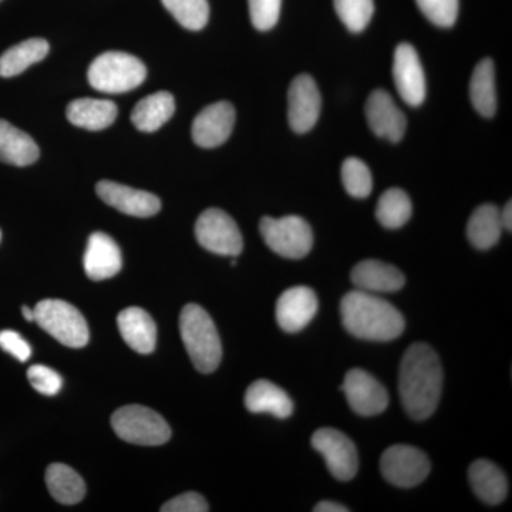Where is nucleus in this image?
I'll return each mask as SVG.
<instances>
[{"instance_id":"3","label":"nucleus","mask_w":512,"mask_h":512,"mask_svg":"<svg viewBox=\"0 0 512 512\" xmlns=\"http://www.w3.org/2000/svg\"><path fill=\"white\" fill-rule=\"evenodd\" d=\"M180 332L192 365L201 373H212L220 366L222 345L214 320L195 303L184 306L180 316Z\"/></svg>"},{"instance_id":"40","label":"nucleus","mask_w":512,"mask_h":512,"mask_svg":"<svg viewBox=\"0 0 512 512\" xmlns=\"http://www.w3.org/2000/svg\"><path fill=\"white\" fill-rule=\"evenodd\" d=\"M511 214L512 204L511 201H508L507 205L504 207V210L500 211L501 224H503V228L507 229V231H511L512 229Z\"/></svg>"},{"instance_id":"35","label":"nucleus","mask_w":512,"mask_h":512,"mask_svg":"<svg viewBox=\"0 0 512 512\" xmlns=\"http://www.w3.org/2000/svg\"><path fill=\"white\" fill-rule=\"evenodd\" d=\"M249 15L255 29L266 32L274 28L281 15L282 0H248Z\"/></svg>"},{"instance_id":"39","label":"nucleus","mask_w":512,"mask_h":512,"mask_svg":"<svg viewBox=\"0 0 512 512\" xmlns=\"http://www.w3.org/2000/svg\"><path fill=\"white\" fill-rule=\"evenodd\" d=\"M315 512H349V508L345 505L333 503V501H322L313 508Z\"/></svg>"},{"instance_id":"21","label":"nucleus","mask_w":512,"mask_h":512,"mask_svg":"<svg viewBox=\"0 0 512 512\" xmlns=\"http://www.w3.org/2000/svg\"><path fill=\"white\" fill-rule=\"evenodd\" d=\"M248 412L268 413L278 419H288L293 413V402L288 393L269 380H256L245 393Z\"/></svg>"},{"instance_id":"20","label":"nucleus","mask_w":512,"mask_h":512,"mask_svg":"<svg viewBox=\"0 0 512 512\" xmlns=\"http://www.w3.org/2000/svg\"><path fill=\"white\" fill-rule=\"evenodd\" d=\"M117 326L124 342L141 355H148L156 349V322L144 309L137 306L124 309L117 318Z\"/></svg>"},{"instance_id":"19","label":"nucleus","mask_w":512,"mask_h":512,"mask_svg":"<svg viewBox=\"0 0 512 512\" xmlns=\"http://www.w3.org/2000/svg\"><path fill=\"white\" fill-rule=\"evenodd\" d=\"M350 278L356 289L370 293L397 292L406 285V276L400 269L376 259L359 262Z\"/></svg>"},{"instance_id":"41","label":"nucleus","mask_w":512,"mask_h":512,"mask_svg":"<svg viewBox=\"0 0 512 512\" xmlns=\"http://www.w3.org/2000/svg\"><path fill=\"white\" fill-rule=\"evenodd\" d=\"M23 318L29 320V322H35V312L32 309L28 308V306H23L22 308Z\"/></svg>"},{"instance_id":"24","label":"nucleus","mask_w":512,"mask_h":512,"mask_svg":"<svg viewBox=\"0 0 512 512\" xmlns=\"http://www.w3.org/2000/svg\"><path fill=\"white\" fill-rule=\"evenodd\" d=\"M119 109L110 100L79 99L67 106V119L74 126L90 131L110 127L117 119Z\"/></svg>"},{"instance_id":"2","label":"nucleus","mask_w":512,"mask_h":512,"mask_svg":"<svg viewBox=\"0 0 512 512\" xmlns=\"http://www.w3.org/2000/svg\"><path fill=\"white\" fill-rule=\"evenodd\" d=\"M340 315L350 335L372 342H390L406 328L402 313L392 303L360 289L343 296Z\"/></svg>"},{"instance_id":"29","label":"nucleus","mask_w":512,"mask_h":512,"mask_svg":"<svg viewBox=\"0 0 512 512\" xmlns=\"http://www.w3.org/2000/svg\"><path fill=\"white\" fill-rule=\"evenodd\" d=\"M470 99L474 109L483 117H493L497 111L495 67L493 60L483 59L471 76Z\"/></svg>"},{"instance_id":"28","label":"nucleus","mask_w":512,"mask_h":512,"mask_svg":"<svg viewBox=\"0 0 512 512\" xmlns=\"http://www.w3.org/2000/svg\"><path fill=\"white\" fill-rule=\"evenodd\" d=\"M49 53V43L40 37L25 40L12 46L0 56V77H15L25 72L32 64L39 63Z\"/></svg>"},{"instance_id":"1","label":"nucleus","mask_w":512,"mask_h":512,"mask_svg":"<svg viewBox=\"0 0 512 512\" xmlns=\"http://www.w3.org/2000/svg\"><path fill=\"white\" fill-rule=\"evenodd\" d=\"M440 357L426 343H414L404 353L399 372V393L404 410L414 420H426L436 412L443 390Z\"/></svg>"},{"instance_id":"32","label":"nucleus","mask_w":512,"mask_h":512,"mask_svg":"<svg viewBox=\"0 0 512 512\" xmlns=\"http://www.w3.org/2000/svg\"><path fill=\"white\" fill-rule=\"evenodd\" d=\"M343 187L353 198L369 197L373 190V178L369 167L356 157L346 158L342 165Z\"/></svg>"},{"instance_id":"23","label":"nucleus","mask_w":512,"mask_h":512,"mask_svg":"<svg viewBox=\"0 0 512 512\" xmlns=\"http://www.w3.org/2000/svg\"><path fill=\"white\" fill-rule=\"evenodd\" d=\"M40 156L39 147L29 134L0 119V161L26 167L35 163Z\"/></svg>"},{"instance_id":"33","label":"nucleus","mask_w":512,"mask_h":512,"mask_svg":"<svg viewBox=\"0 0 512 512\" xmlns=\"http://www.w3.org/2000/svg\"><path fill=\"white\" fill-rule=\"evenodd\" d=\"M335 9L343 25L353 33L362 32L375 12L373 0H335Z\"/></svg>"},{"instance_id":"30","label":"nucleus","mask_w":512,"mask_h":512,"mask_svg":"<svg viewBox=\"0 0 512 512\" xmlns=\"http://www.w3.org/2000/svg\"><path fill=\"white\" fill-rule=\"evenodd\" d=\"M413 205L409 195L400 188L383 192L376 207V218L387 229L402 228L412 217Z\"/></svg>"},{"instance_id":"7","label":"nucleus","mask_w":512,"mask_h":512,"mask_svg":"<svg viewBox=\"0 0 512 512\" xmlns=\"http://www.w3.org/2000/svg\"><path fill=\"white\" fill-rule=\"evenodd\" d=\"M262 238L275 254L288 259H301L311 252L313 232L311 225L296 215L264 217L259 224Z\"/></svg>"},{"instance_id":"12","label":"nucleus","mask_w":512,"mask_h":512,"mask_svg":"<svg viewBox=\"0 0 512 512\" xmlns=\"http://www.w3.org/2000/svg\"><path fill=\"white\" fill-rule=\"evenodd\" d=\"M320 109L322 99L315 80L309 74H299L288 92L289 126L295 133H308L318 123Z\"/></svg>"},{"instance_id":"38","label":"nucleus","mask_w":512,"mask_h":512,"mask_svg":"<svg viewBox=\"0 0 512 512\" xmlns=\"http://www.w3.org/2000/svg\"><path fill=\"white\" fill-rule=\"evenodd\" d=\"M0 348L16 357L19 362H26L32 356V348L15 330H2L0 332Z\"/></svg>"},{"instance_id":"17","label":"nucleus","mask_w":512,"mask_h":512,"mask_svg":"<svg viewBox=\"0 0 512 512\" xmlns=\"http://www.w3.org/2000/svg\"><path fill=\"white\" fill-rule=\"evenodd\" d=\"M366 119L377 137L399 143L406 133V116L386 90H375L366 101Z\"/></svg>"},{"instance_id":"14","label":"nucleus","mask_w":512,"mask_h":512,"mask_svg":"<svg viewBox=\"0 0 512 512\" xmlns=\"http://www.w3.org/2000/svg\"><path fill=\"white\" fill-rule=\"evenodd\" d=\"M235 126V109L228 101L210 104L192 123L194 143L202 148H215L224 144Z\"/></svg>"},{"instance_id":"6","label":"nucleus","mask_w":512,"mask_h":512,"mask_svg":"<svg viewBox=\"0 0 512 512\" xmlns=\"http://www.w3.org/2000/svg\"><path fill=\"white\" fill-rule=\"evenodd\" d=\"M111 426L121 440L137 446H163L171 439V429L164 417L140 404L116 410Z\"/></svg>"},{"instance_id":"16","label":"nucleus","mask_w":512,"mask_h":512,"mask_svg":"<svg viewBox=\"0 0 512 512\" xmlns=\"http://www.w3.org/2000/svg\"><path fill=\"white\" fill-rule=\"evenodd\" d=\"M97 195L110 207L131 217L148 218L161 210V201L151 192L134 190L114 181H100L96 185Z\"/></svg>"},{"instance_id":"4","label":"nucleus","mask_w":512,"mask_h":512,"mask_svg":"<svg viewBox=\"0 0 512 512\" xmlns=\"http://www.w3.org/2000/svg\"><path fill=\"white\" fill-rule=\"evenodd\" d=\"M89 83L93 89L121 94L137 89L146 80L147 69L136 56L123 52H107L90 64Z\"/></svg>"},{"instance_id":"9","label":"nucleus","mask_w":512,"mask_h":512,"mask_svg":"<svg viewBox=\"0 0 512 512\" xmlns=\"http://www.w3.org/2000/svg\"><path fill=\"white\" fill-rule=\"evenodd\" d=\"M430 470L429 457L419 448L404 444L387 448L380 458L384 480L400 488H412L423 483Z\"/></svg>"},{"instance_id":"31","label":"nucleus","mask_w":512,"mask_h":512,"mask_svg":"<svg viewBox=\"0 0 512 512\" xmlns=\"http://www.w3.org/2000/svg\"><path fill=\"white\" fill-rule=\"evenodd\" d=\"M161 2L185 29H204L210 19L208 0H161Z\"/></svg>"},{"instance_id":"22","label":"nucleus","mask_w":512,"mask_h":512,"mask_svg":"<svg viewBox=\"0 0 512 512\" xmlns=\"http://www.w3.org/2000/svg\"><path fill=\"white\" fill-rule=\"evenodd\" d=\"M471 488L485 504L503 503L508 494L504 471L490 460H477L468 468Z\"/></svg>"},{"instance_id":"27","label":"nucleus","mask_w":512,"mask_h":512,"mask_svg":"<svg viewBox=\"0 0 512 512\" xmlns=\"http://www.w3.org/2000/svg\"><path fill=\"white\" fill-rule=\"evenodd\" d=\"M500 210L493 204H484L478 207L470 217L467 225V237L473 247L477 249L493 248L500 241L501 232Z\"/></svg>"},{"instance_id":"42","label":"nucleus","mask_w":512,"mask_h":512,"mask_svg":"<svg viewBox=\"0 0 512 512\" xmlns=\"http://www.w3.org/2000/svg\"><path fill=\"white\" fill-rule=\"evenodd\" d=\"M0 239H2V232H0Z\"/></svg>"},{"instance_id":"13","label":"nucleus","mask_w":512,"mask_h":512,"mask_svg":"<svg viewBox=\"0 0 512 512\" xmlns=\"http://www.w3.org/2000/svg\"><path fill=\"white\" fill-rule=\"evenodd\" d=\"M393 77L404 103L420 106L426 99V77L416 49L409 43L397 46L394 52Z\"/></svg>"},{"instance_id":"25","label":"nucleus","mask_w":512,"mask_h":512,"mask_svg":"<svg viewBox=\"0 0 512 512\" xmlns=\"http://www.w3.org/2000/svg\"><path fill=\"white\" fill-rule=\"evenodd\" d=\"M175 100L173 94L158 92L138 101L131 113V121L137 130L153 133L173 117Z\"/></svg>"},{"instance_id":"18","label":"nucleus","mask_w":512,"mask_h":512,"mask_svg":"<svg viewBox=\"0 0 512 512\" xmlns=\"http://www.w3.org/2000/svg\"><path fill=\"white\" fill-rule=\"evenodd\" d=\"M84 271L93 281H104L119 274L123 259L119 245L104 232H94L87 241Z\"/></svg>"},{"instance_id":"37","label":"nucleus","mask_w":512,"mask_h":512,"mask_svg":"<svg viewBox=\"0 0 512 512\" xmlns=\"http://www.w3.org/2000/svg\"><path fill=\"white\" fill-rule=\"evenodd\" d=\"M160 510L163 512H207L210 511V507L201 494L185 493L167 501Z\"/></svg>"},{"instance_id":"5","label":"nucleus","mask_w":512,"mask_h":512,"mask_svg":"<svg viewBox=\"0 0 512 512\" xmlns=\"http://www.w3.org/2000/svg\"><path fill=\"white\" fill-rule=\"evenodd\" d=\"M33 312L37 325L67 348H84L89 343L90 332L86 319L69 302L43 299L37 303Z\"/></svg>"},{"instance_id":"8","label":"nucleus","mask_w":512,"mask_h":512,"mask_svg":"<svg viewBox=\"0 0 512 512\" xmlns=\"http://www.w3.org/2000/svg\"><path fill=\"white\" fill-rule=\"evenodd\" d=\"M195 237L201 247L212 254L238 256L244 249V239L237 222L218 208L202 212L195 224Z\"/></svg>"},{"instance_id":"15","label":"nucleus","mask_w":512,"mask_h":512,"mask_svg":"<svg viewBox=\"0 0 512 512\" xmlns=\"http://www.w3.org/2000/svg\"><path fill=\"white\" fill-rule=\"evenodd\" d=\"M318 312V298L308 286L286 289L276 302V320L286 333H298L311 323Z\"/></svg>"},{"instance_id":"10","label":"nucleus","mask_w":512,"mask_h":512,"mask_svg":"<svg viewBox=\"0 0 512 512\" xmlns=\"http://www.w3.org/2000/svg\"><path fill=\"white\" fill-rule=\"evenodd\" d=\"M312 447L325 458L330 474L339 481H350L359 468L355 443L346 434L330 427L315 431Z\"/></svg>"},{"instance_id":"34","label":"nucleus","mask_w":512,"mask_h":512,"mask_svg":"<svg viewBox=\"0 0 512 512\" xmlns=\"http://www.w3.org/2000/svg\"><path fill=\"white\" fill-rule=\"evenodd\" d=\"M423 15L440 28H451L458 16V0H416Z\"/></svg>"},{"instance_id":"11","label":"nucleus","mask_w":512,"mask_h":512,"mask_svg":"<svg viewBox=\"0 0 512 512\" xmlns=\"http://www.w3.org/2000/svg\"><path fill=\"white\" fill-rule=\"evenodd\" d=\"M340 390L345 393L353 412L359 416H377L389 406V393L383 384L363 369H352L346 373Z\"/></svg>"},{"instance_id":"36","label":"nucleus","mask_w":512,"mask_h":512,"mask_svg":"<svg viewBox=\"0 0 512 512\" xmlns=\"http://www.w3.org/2000/svg\"><path fill=\"white\" fill-rule=\"evenodd\" d=\"M28 379L33 389L46 396H55L62 390L63 380L59 373L43 365L30 366Z\"/></svg>"},{"instance_id":"26","label":"nucleus","mask_w":512,"mask_h":512,"mask_svg":"<svg viewBox=\"0 0 512 512\" xmlns=\"http://www.w3.org/2000/svg\"><path fill=\"white\" fill-rule=\"evenodd\" d=\"M46 485L57 503L73 505L80 503L86 495L83 478L66 464H50L46 470Z\"/></svg>"}]
</instances>
